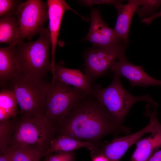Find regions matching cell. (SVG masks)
<instances>
[{
    "label": "cell",
    "mask_w": 161,
    "mask_h": 161,
    "mask_svg": "<svg viewBox=\"0 0 161 161\" xmlns=\"http://www.w3.org/2000/svg\"><path fill=\"white\" fill-rule=\"evenodd\" d=\"M45 79L36 80L21 72L7 85L16 96L21 116L45 114L47 85Z\"/></svg>",
    "instance_id": "cell-4"
},
{
    "label": "cell",
    "mask_w": 161,
    "mask_h": 161,
    "mask_svg": "<svg viewBox=\"0 0 161 161\" xmlns=\"http://www.w3.org/2000/svg\"><path fill=\"white\" fill-rule=\"evenodd\" d=\"M56 79L74 87L90 96L92 83L80 70L68 68L61 64H56L55 73L52 80Z\"/></svg>",
    "instance_id": "cell-13"
},
{
    "label": "cell",
    "mask_w": 161,
    "mask_h": 161,
    "mask_svg": "<svg viewBox=\"0 0 161 161\" xmlns=\"http://www.w3.org/2000/svg\"><path fill=\"white\" fill-rule=\"evenodd\" d=\"M159 17H161V10L159 12L154 13L149 17L143 19L142 22L144 24L149 25L154 19Z\"/></svg>",
    "instance_id": "cell-27"
},
{
    "label": "cell",
    "mask_w": 161,
    "mask_h": 161,
    "mask_svg": "<svg viewBox=\"0 0 161 161\" xmlns=\"http://www.w3.org/2000/svg\"><path fill=\"white\" fill-rule=\"evenodd\" d=\"M149 136L139 140L132 154L131 161H146L161 147V125L157 115L155 118L154 130Z\"/></svg>",
    "instance_id": "cell-15"
},
{
    "label": "cell",
    "mask_w": 161,
    "mask_h": 161,
    "mask_svg": "<svg viewBox=\"0 0 161 161\" xmlns=\"http://www.w3.org/2000/svg\"><path fill=\"white\" fill-rule=\"evenodd\" d=\"M21 3L15 0H0L1 18L16 15L17 8Z\"/></svg>",
    "instance_id": "cell-23"
},
{
    "label": "cell",
    "mask_w": 161,
    "mask_h": 161,
    "mask_svg": "<svg viewBox=\"0 0 161 161\" xmlns=\"http://www.w3.org/2000/svg\"><path fill=\"white\" fill-rule=\"evenodd\" d=\"M11 150V161H42L47 155V148L18 145L9 147Z\"/></svg>",
    "instance_id": "cell-19"
},
{
    "label": "cell",
    "mask_w": 161,
    "mask_h": 161,
    "mask_svg": "<svg viewBox=\"0 0 161 161\" xmlns=\"http://www.w3.org/2000/svg\"><path fill=\"white\" fill-rule=\"evenodd\" d=\"M16 15L21 41L30 40L43 30L48 20L47 3L41 0H27L19 5Z\"/></svg>",
    "instance_id": "cell-7"
},
{
    "label": "cell",
    "mask_w": 161,
    "mask_h": 161,
    "mask_svg": "<svg viewBox=\"0 0 161 161\" xmlns=\"http://www.w3.org/2000/svg\"><path fill=\"white\" fill-rule=\"evenodd\" d=\"M21 41L17 18L13 16L0 18V44L4 43L16 46Z\"/></svg>",
    "instance_id": "cell-18"
},
{
    "label": "cell",
    "mask_w": 161,
    "mask_h": 161,
    "mask_svg": "<svg viewBox=\"0 0 161 161\" xmlns=\"http://www.w3.org/2000/svg\"><path fill=\"white\" fill-rule=\"evenodd\" d=\"M42 161H76L75 154L73 151L55 153L47 155Z\"/></svg>",
    "instance_id": "cell-24"
},
{
    "label": "cell",
    "mask_w": 161,
    "mask_h": 161,
    "mask_svg": "<svg viewBox=\"0 0 161 161\" xmlns=\"http://www.w3.org/2000/svg\"><path fill=\"white\" fill-rule=\"evenodd\" d=\"M111 83L105 88L95 83L92 84L91 96L100 102L117 122L123 124L124 120L131 107L135 103L144 101H154L150 95L135 96L123 86L121 77L113 73Z\"/></svg>",
    "instance_id": "cell-3"
},
{
    "label": "cell",
    "mask_w": 161,
    "mask_h": 161,
    "mask_svg": "<svg viewBox=\"0 0 161 161\" xmlns=\"http://www.w3.org/2000/svg\"><path fill=\"white\" fill-rule=\"evenodd\" d=\"M18 104L13 92L8 88H1L0 92V122L14 118Z\"/></svg>",
    "instance_id": "cell-20"
},
{
    "label": "cell",
    "mask_w": 161,
    "mask_h": 161,
    "mask_svg": "<svg viewBox=\"0 0 161 161\" xmlns=\"http://www.w3.org/2000/svg\"><path fill=\"white\" fill-rule=\"evenodd\" d=\"M55 136V127L45 114L21 116L9 147L24 145L47 148Z\"/></svg>",
    "instance_id": "cell-6"
},
{
    "label": "cell",
    "mask_w": 161,
    "mask_h": 161,
    "mask_svg": "<svg viewBox=\"0 0 161 161\" xmlns=\"http://www.w3.org/2000/svg\"><path fill=\"white\" fill-rule=\"evenodd\" d=\"M126 45H114L93 48L84 54V72L93 83L104 75L119 57L125 52Z\"/></svg>",
    "instance_id": "cell-8"
},
{
    "label": "cell",
    "mask_w": 161,
    "mask_h": 161,
    "mask_svg": "<svg viewBox=\"0 0 161 161\" xmlns=\"http://www.w3.org/2000/svg\"><path fill=\"white\" fill-rule=\"evenodd\" d=\"M11 150L10 148L0 152V161H11Z\"/></svg>",
    "instance_id": "cell-26"
},
{
    "label": "cell",
    "mask_w": 161,
    "mask_h": 161,
    "mask_svg": "<svg viewBox=\"0 0 161 161\" xmlns=\"http://www.w3.org/2000/svg\"><path fill=\"white\" fill-rule=\"evenodd\" d=\"M55 130V136H66L97 146L106 136L128 135L131 129L117 122L100 102L88 95L75 106Z\"/></svg>",
    "instance_id": "cell-1"
},
{
    "label": "cell",
    "mask_w": 161,
    "mask_h": 161,
    "mask_svg": "<svg viewBox=\"0 0 161 161\" xmlns=\"http://www.w3.org/2000/svg\"><path fill=\"white\" fill-rule=\"evenodd\" d=\"M16 46L0 48L1 89L5 87L8 82L20 72L16 58Z\"/></svg>",
    "instance_id": "cell-16"
},
{
    "label": "cell",
    "mask_w": 161,
    "mask_h": 161,
    "mask_svg": "<svg viewBox=\"0 0 161 161\" xmlns=\"http://www.w3.org/2000/svg\"><path fill=\"white\" fill-rule=\"evenodd\" d=\"M142 4L137 11L139 16L143 19L148 17V16L152 13L161 5V0H142Z\"/></svg>",
    "instance_id": "cell-22"
},
{
    "label": "cell",
    "mask_w": 161,
    "mask_h": 161,
    "mask_svg": "<svg viewBox=\"0 0 161 161\" xmlns=\"http://www.w3.org/2000/svg\"><path fill=\"white\" fill-rule=\"evenodd\" d=\"M146 161H161V150L153 153Z\"/></svg>",
    "instance_id": "cell-28"
},
{
    "label": "cell",
    "mask_w": 161,
    "mask_h": 161,
    "mask_svg": "<svg viewBox=\"0 0 161 161\" xmlns=\"http://www.w3.org/2000/svg\"><path fill=\"white\" fill-rule=\"evenodd\" d=\"M17 122L14 118L0 122V152L9 148Z\"/></svg>",
    "instance_id": "cell-21"
},
{
    "label": "cell",
    "mask_w": 161,
    "mask_h": 161,
    "mask_svg": "<svg viewBox=\"0 0 161 161\" xmlns=\"http://www.w3.org/2000/svg\"><path fill=\"white\" fill-rule=\"evenodd\" d=\"M39 38L29 42L21 41L16 46V58L20 72L34 79H45L51 72L49 50L51 47L49 31L44 28Z\"/></svg>",
    "instance_id": "cell-2"
},
{
    "label": "cell",
    "mask_w": 161,
    "mask_h": 161,
    "mask_svg": "<svg viewBox=\"0 0 161 161\" xmlns=\"http://www.w3.org/2000/svg\"><path fill=\"white\" fill-rule=\"evenodd\" d=\"M90 19V28L84 39L85 41L90 42L96 48L114 45H125L114 29L110 28L103 21L98 9H92Z\"/></svg>",
    "instance_id": "cell-11"
},
{
    "label": "cell",
    "mask_w": 161,
    "mask_h": 161,
    "mask_svg": "<svg viewBox=\"0 0 161 161\" xmlns=\"http://www.w3.org/2000/svg\"><path fill=\"white\" fill-rule=\"evenodd\" d=\"M49 29L51 41V73H55V54L61 22L66 10H71L79 15L64 0H48Z\"/></svg>",
    "instance_id": "cell-12"
},
{
    "label": "cell",
    "mask_w": 161,
    "mask_h": 161,
    "mask_svg": "<svg viewBox=\"0 0 161 161\" xmlns=\"http://www.w3.org/2000/svg\"><path fill=\"white\" fill-rule=\"evenodd\" d=\"M92 158V161H109L106 157L102 155L97 156Z\"/></svg>",
    "instance_id": "cell-29"
},
{
    "label": "cell",
    "mask_w": 161,
    "mask_h": 161,
    "mask_svg": "<svg viewBox=\"0 0 161 161\" xmlns=\"http://www.w3.org/2000/svg\"><path fill=\"white\" fill-rule=\"evenodd\" d=\"M88 95L60 81L52 80L47 85L45 115L55 129L75 106Z\"/></svg>",
    "instance_id": "cell-5"
},
{
    "label": "cell",
    "mask_w": 161,
    "mask_h": 161,
    "mask_svg": "<svg viewBox=\"0 0 161 161\" xmlns=\"http://www.w3.org/2000/svg\"><path fill=\"white\" fill-rule=\"evenodd\" d=\"M142 4V0H130L128 1L127 4L120 2L115 5L118 15L114 29L118 37L126 45L129 42V34L132 18Z\"/></svg>",
    "instance_id": "cell-14"
},
{
    "label": "cell",
    "mask_w": 161,
    "mask_h": 161,
    "mask_svg": "<svg viewBox=\"0 0 161 161\" xmlns=\"http://www.w3.org/2000/svg\"><path fill=\"white\" fill-rule=\"evenodd\" d=\"M93 143L82 141L64 135L56 136L52 140L47 149V154L53 153L69 152L78 148L85 147L92 150L95 147Z\"/></svg>",
    "instance_id": "cell-17"
},
{
    "label": "cell",
    "mask_w": 161,
    "mask_h": 161,
    "mask_svg": "<svg viewBox=\"0 0 161 161\" xmlns=\"http://www.w3.org/2000/svg\"><path fill=\"white\" fill-rule=\"evenodd\" d=\"M109 70L113 73L126 79L132 87L142 86H161V80L148 75L141 66L134 65L128 60L125 53L122 54L110 67Z\"/></svg>",
    "instance_id": "cell-10"
},
{
    "label": "cell",
    "mask_w": 161,
    "mask_h": 161,
    "mask_svg": "<svg viewBox=\"0 0 161 161\" xmlns=\"http://www.w3.org/2000/svg\"><path fill=\"white\" fill-rule=\"evenodd\" d=\"M122 1L117 0H82L78 1L80 4L87 6H90L93 4H106L116 5L121 2Z\"/></svg>",
    "instance_id": "cell-25"
},
{
    "label": "cell",
    "mask_w": 161,
    "mask_h": 161,
    "mask_svg": "<svg viewBox=\"0 0 161 161\" xmlns=\"http://www.w3.org/2000/svg\"><path fill=\"white\" fill-rule=\"evenodd\" d=\"M157 115L158 113L156 110L147 111L145 116L149 117L150 119L147 126L135 133L116 138L109 143H102L99 146H95L91 151L92 158L102 155L106 157L109 161H120L129 148L136 143L143 135L153 132L155 118Z\"/></svg>",
    "instance_id": "cell-9"
}]
</instances>
